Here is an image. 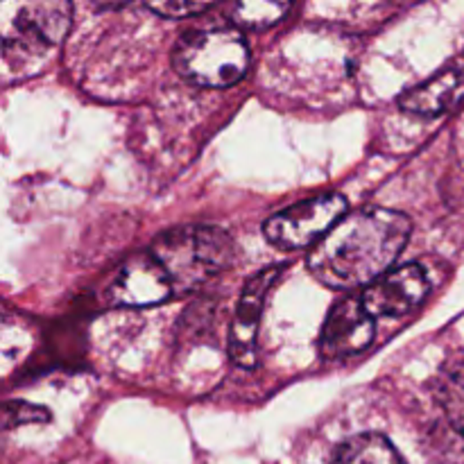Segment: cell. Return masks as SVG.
<instances>
[{
	"mask_svg": "<svg viewBox=\"0 0 464 464\" xmlns=\"http://www.w3.org/2000/svg\"><path fill=\"white\" fill-rule=\"evenodd\" d=\"M170 295H175L170 279L152 252L127 258L107 285V302L118 308L154 306Z\"/></svg>",
	"mask_w": 464,
	"mask_h": 464,
	"instance_id": "5",
	"label": "cell"
},
{
	"mask_svg": "<svg viewBox=\"0 0 464 464\" xmlns=\"http://www.w3.org/2000/svg\"><path fill=\"white\" fill-rule=\"evenodd\" d=\"M152 12L161 14V16L168 18H181V16H188V14H199V12H207L211 7V3H188V0H166V3H150L148 5Z\"/></svg>",
	"mask_w": 464,
	"mask_h": 464,
	"instance_id": "15",
	"label": "cell"
},
{
	"mask_svg": "<svg viewBox=\"0 0 464 464\" xmlns=\"http://www.w3.org/2000/svg\"><path fill=\"white\" fill-rule=\"evenodd\" d=\"M150 252L166 270L172 290L190 293L231 266L236 245L218 227L188 225L159 236Z\"/></svg>",
	"mask_w": 464,
	"mask_h": 464,
	"instance_id": "2",
	"label": "cell"
},
{
	"mask_svg": "<svg viewBox=\"0 0 464 464\" xmlns=\"http://www.w3.org/2000/svg\"><path fill=\"white\" fill-rule=\"evenodd\" d=\"M426 456L433 464H464V430L458 426H435L426 438Z\"/></svg>",
	"mask_w": 464,
	"mask_h": 464,
	"instance_id": "13",
	"label": "cell"
},
{
	"mask_svg": "<svg viewBox=\"0 0 464 464\" xmlns=\"http://www.w3.org/2000/svg\"><path fill=\"white\" fill-rule=\"evenodd\" d=\"M45 421L48 420V412L41 411V408L27 406V403H7L5 408V421L7 426L12 424H25V421Z\"/></svg>",
	"mask_w": 464,
	"mask_h": 464,
	"instance_id": "16",
	"label": "cell"
},
{
	"mask_svg": "<svg viewBox=\"0 0 464 464\" xmlns=\"http://www.w3.org/2000/svg\"><path fill=\"white\" fill-rule=\"evenodd\" d=\"M175 71L184 80L208 89L234 86L249 68V48L238 30L208 27L184 34L172 53Z\"/></svg>",
	"mask_w": 464,
	"mask_h": 464,
	"instance_id": "3",
	"label": "cell"
},
{
	"mask_svg": "<svg viewBox=\"0 0 464 464\" xmlns=\"http://www.w3.org/2000/svg\"><path fill=\"white\" fill-rule=\"evenodd\" d=\"M412 225L392 208H362L344 216L308 252V270L320 284L338 290L372 285L392 270L406 249Z\"/></svg>",
	"mask_w": 464,
	"mask_h": 464,
	"instance_id": "1",
	"label": "cell"
},
{
	"mask_svg": "<svg viewBox=\"0 0 464 464\" xmlns=\"http://www.w3.org/2000/svg\"><path fill=\"white\" fill-rule=\"evenodd\" d=\"M430 290V281L424 267L417 263L392 267L388 275L376 279L374 284L362 290V306L374 317H401L415 311L426 299Z\"/></svg>",
	"mask_w": 464,
	"mask_h": 464,
	"instance_id": "7",
	"label": "cell"
},
{
	"mask_svg": "<svg viewBox=\"0 0 464 464\" xmlns=\"http://www.w3.org/2000/svg\"><path fill=\"white\" fill-rule=\"evenodd\" d=\"M435 399L449 424L464 430V362H453L438 376Z\"/></svg>",
	"mask_w": 464,
	"mask_h": 464,
	"instance_id": "12",
	"label": "cell"
},
{
	"mask_svg": "<svg viewBox=\"0 0 464 464\" xmlns=\"http://www.w3.org/2000/svg\"><path fill=\"white\" fill-rule=\"evenodd\" d=\"M376 335L374 317L362 306L361 295H349L331 308L320 335V353L326 361L358 356Z\"/></svg>",
	"mask_w": 464,
	"mask_h": 464,
	"instance_id": "6",
	"label": "cell"
},
{
	"mask_svg": "<svg viewBox=\"0 0 464 464\" xmlns=\"http://www.w3.org/2000/svg\"><path fill=\"white\" fill-rule=\"evenodd\" d=\"M347 213V199L338 193L302 199L267 218L263 225L266 238L281 249L315 247Z\"/></svg>",
	"mask_w": 464,
	"mask_h": 464,
	"instance_id": "4",
	"label": "cell"
},
{
	"mask_svg": "<svg viewBox=\"0 0 464 464\" xmlns=\"http://www.w3.org/2000/svg\"><path fill=\"white\" fill-rule=\"evenodd\" d=\"M334 464H406L388 438L379 433L356 435L335 453Z\"/></svg>",
	"mask_w": 464,
	"mask_h": 464,
	"instance_id": "11",
	"label": "cell"
},
{
	"mask_svg": "<svg viewBox=\"0 0 464 464\" xmlns=\"http://www.w3.org/2000/svg\"><path fill=\"white\" fill-rule=\"evenodd\" d=\"M72 7L68 3H30L18 12L16 30L41 45H54L71 27Z\"/></svg>",
	"mask_w": 464,
	"mask_h": 464,
	"instance_id": "10",
	"label": "cell"
},
{
	"mask_svg": "<svg viewBox=\"0 0 464 464\" xmlns=\"http://www.w3.org/2000/svg\"><path fill=\"white\" fill-rule=\"evenodd\" d=\"M464 98V62L449 66L426 80L424 84L406 91L399 98L403 111L420 113V116H438L449 111Z\"/></svg>",
	"mask_w": 464,
	"mask_h": 464,
	"instance_id": "9",
	"label": "cell"
},
{
	"mask_svg": "<svg viewBox=\"0 0 464 464\" xmlns=\"http://www.w3.org/2000/svg\"><path fill=\"white\" fill-rule=\"evenodd\" d=\"M288 9L290 7L285 3L252 0V3H238L231 14H234V21L238 25L247 27V30H263V27H270L275 23H279Z\"/></svg>",
	"mask_w": 464,
	"mask_h": 464,
	"instance_id": "14",
	"label": "cell"
},
{
	"mask_svg": "<svg viewBox=\"0 0 464 464\" xmlns=\"http://www.w3.org/2000/svg\"><path fill=\"white\" fill-rule=\"evenodd\" d=\"M281 270H284V266L266 267L256 276H252L240 293L236 317L229 329V356L236 365L245 367V370L256 365V338L263 306H266L267 293L279 279Z\"/></svg>",
	"mask_w": 464,
	"mask_h": 464,
	"instance_id": "8",
	"label": "cell"
}]
</instances>
